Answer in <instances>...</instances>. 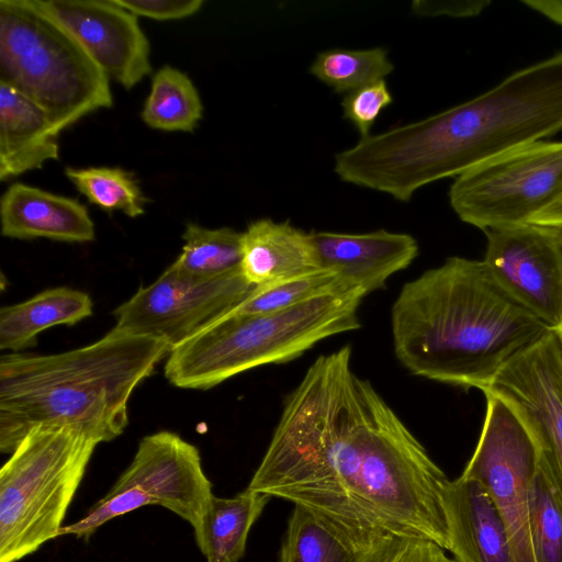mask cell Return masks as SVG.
Instances as JSON below:
<instances>
[{
  "instance_id": "cell-32",
  "label": "cell",
  "mask_w": 562,
  "mask_h": 562,
  "mask_svg": "<svg viewBox=\"0 0 562 562\" xmlns=\"http://www.w3.org/2000/svg\"><path fill=\"white\" fill-rule=\"evenodd\" d=\"M422 4V13L424 14H447L458 18L475 16L480 14L487 5L488 0H471V1H447V2H417Z\"/></svg>"
},
{
  "instance_id": "cell-13",
  "label": "cell",
  "mask_w": 562,
  "mask_h": 562,
  "mask_svg": "<svg viewBox=\"0 0 562 562\" xmlns=\"http://www.w3.org/2000/svg\"><path fill=\"white\" fill-rule=\"evenodd\" d=\"M518 412L535 437L562 495V351L558 330L512 359L482 391Z\"/></svg>"
},
{
  "instance_id": "cell-12",
  "label": "cell",
  "mask_w": 562,
  "mask_h": 562,
  "mask_svg": "<svg viewBox=\"0 0 562 562\" xmlns=\"http://www.w3.org/2000/svg\"><path fill=\"white\" fill-rule=\"evenodd\" d=\"M483 261L517 302L550 329L562 328V237L530 225L484 231Z\"/></svg>"
},
{
  "instance_id": "cell-29",
  "label": "cell",
  "mask_w": 562,
  "mask_h": 562,
  "mask_svg": "<svg viewBox=\"0 0 562 562\" xmlns=\"http://www.w3.org/2000/svg\"><path fill=\"white\" fill-rule=\"evenodd\" d=\"M362 562H454L435 541L385 535L366 552Z\"/></svg>"
},
{
  "instance_id": "cell-2",
  "label": "cell",
  "mask_w": 562,
  "mask_h": 562,
  "mask_svg": "<svg viewBox=\"0 0 562 562\" xmlns=\"http://www.w3.org/2000/svg\"><path fill=\"white\" fill-rule=\"evenodd\" d=\"M562 130V53L424 120L361 137L335 158L345 182L408 202L420 188Z\"/></svg>"
},
{
  "instance_id": "cell-3",
  "label": "cell",
  "mask_w": 562,
  "mask_h": 562,
  "mask_svg": "<svg viewBox=\"0 0 562 562\" xmlns=\"http://www.w3.org/2000/svg\"><path fill=\"white\" fill-rule=\"evenodd\" d=\"M396 358L413 374L484 391L550 329L482 260L450 257L404 284L391 308Z\"/></svg>"
},
{
  "instance_id": "cell-20",
  "label": "cell",
  "mask_w": 562,
  "mask_h": 562,
  "mask_svg": "<svg viewBox=\"0 0 562 562\" xmlns=\"http://www.w3.org/2000/svg\"><path fill=\"white\" fill-rule=\"evenodd\" d=\"M92 315L89 294L67 286L37 293L0 310V349L19 352L36 345L37 335L56 325H75Z\"/></svg>"
},
{
  "instance_id": "cell-33",
  "label": "cell",
  "mask_w": 562,
  "mask_h": 562,
  "mask_svg": "<svg viewBox=\"0 0 562 562\" xmlns=\"http://www.w3.org/2000/svg\"><path fill=\"white\" fill-rule=\"evenodd\" d=\"M529 224L562 237V195L537 214Z\"/></svg>"
},
{
  "instance_id": "cell-21",
  "label": "cell",
  "mask_w": 562,
  "mask_h": 562,
  "mask_svg": "<svg viewBox=\"0 0 562 562\" xmlns=\"http://www.w3.org/2000/svg\"><path fill=\"white\" fill-rule=\"evenodd\" d=\"M269 498L248 488L231 498L212 496L194 531L206 562H238L244 557L250 528Z\"/></svg>"
},
{
  "instance_id": "cell-17",
  "label": "cell",
  "mask_w": 562,
  "mask_h": 562,
  "mask_svg": "<svg viewBox=\"0 0 562 562\" xmlns=\"http://www.w3.org/2000/svg\"><path fill=\"white\" fill-rule=\"evenodd\" d=\"M1 234L16 239L48 238L87 243L95 238L94 224L78 200L24 183L11 184L0 200Z\"/></svg>"
},
{
  "instance_id": "cell-11",
  "label": "cell",
  "mask_w": 562,
  "mask_h": 562,
  "mask_svg": "<svg viewBox=\"0 0 562 562\" xmlns=\"http://www.w3.org/2000/svg\"><path fill=\"white\" fill-rule=\"evenodd\" d=\"M255 289L241 270L205 278L172 262L113 311L114 327L161 340L171 350L235 311Z\"/></svg>"
},
{
  "instance_id": "cell-18",
  "label": "cell",
  "mask_w": 562,
  "mask_h": 562,
  "mask_svg": "<svg viewBox=\"0 0 562 562\" xmlns=\"http://www.w3.org/2000/svg\"><path fill=\"white\" fill-rule=\"evenodd\" d=\"M240 270L260 286L318 271L322 268L311 233L290 222L270 218L251 222L243 232Z\"/></svg>"
},
{
  "instance_id": "cell-7",
  "label": "cell",
  "mask_w": 562,
  "mask_h": 562,
  "mask_svg": "<svg viewBox=\"0 0 562 562\" xmlns=\"http://www.w3.org/2000/svg\"><path fill=\"white\" fill-rule=\"evenodd\" d=\"M99 442L75 426L38 425L0 470V562H18L59 537Z\"/></svg>"
},
{
  "instance_id": "cell-9",
  "label": "cell",
  "mask_w": 562,
  "mask_h": 562,
  "mask_svg": "<svg viewBox=\"0 0 562 562\" xmlns=\"http://www.w3.org/2000/svg\"><path fill=\"white\" fill-rule=\"evenodd\" d=\"M562 195V142L537 140L456 177L449 202L483 232L524 225Z\"/></svg>"
},
{
  "instance_id": "cell-28",
  "label": "cell",
  "mask_w": 562,
  "mask_h": 562,
  "mask_svg": "<svg viewBox=\"0 0 562 562\" xmlns=\"http://www.w3.org/2000/svg\"><path fill=\"white\" fill-rule=\"evenodd\" d=\"M349 290L337 272L330 269L256 286L235 310L243 314H267L288 310L314 299ZM357 290V289H356Z\"/></svg>"
},
{
  "instance_id": "cell-35",
  "label": "cell",
  "mask_w": 562,
  "mask_h": 562,
  "mask_svg": "<svg viewBox=\"0 0 562 562\" xmlns=\"http://www.w3.org/2000/svg\"><path fill=\"white\" fill-rule=\"evenodd\" d=\"M558 333H559V339H560L561 351H562V328L559 329Z\"/></svg>"
},
{
  "instance_id": "cell-31",
  "label": "cell",
  "mask_w": 562,
  "mask_h": 562,
  "mask_svg": "<svg viewBox=\"0 0 562 562\" xmlns=\"http://www.w3.org/2000/svg\"><path fill=\"white\" fill-rule=\"evenodd\" d=\"M135 14L158 21L180 20L196 13L204 0H115Z\"/></svg>"
},
{
  "instance_id": "cell-26",
  "label": "cell",
  "mask_w": 562,
  "mask_h": 562,
  "mask_svg": "<svg viewBox=\"0 0 562 562\" xmlns=\"http://www.w3.org/2000/svg\"><path fill=\"white\" fill-rule=\"evenodd\" d=\"M528 509L535 562H562V495L542 457L531 483Z\"/></svg>"
},
{
  "instance_id": "cell-4",
  "label": "cell",
  "mask_w": 562,
  "mask_h": 562,
  "mask_svg": "<svg viewBox=\"0 0 562 562\" xmlns=\"http://www.w3.org/2000/svg\"><path fill=\"white\" fill-rule=\"evenodd\" d=\"M169 351L161 340L113 327L74 350L1 356L0 451L11 454L38 425L75 426L99 443L115 439L134 390Z\"/></svg>"
},
{
  "instance_id": "cell-23",
  "label": "cell",
  "mask_w": 562,
  "mask_h": 562,
  "mask_svg": "<svg viewBox=\"0 0 562 562\" xmlns=\"http://www.w3.org/2000/svg\"><path fill=\"white\" fill-rule=\"evenodd\" d=\"M203 116L199 92L181 70L164 66L151 78L142 120L155 130L192 133Z\"/></svg>"
},
{
  "instance_id": "cell-16",
  "label": "cell",
  "mask_w": 562,
  "mask_h": 562,
  "mask_svg": "<svg viewBox=\"0 0 562 562\" xmlns=\"http://www.w3.org/2000/svg\"><path fill=\"white\" fill-rule=\"evenodd\" d=\"M454 562H514L505 522L485 487L459 476L442 492Z\"/></svg>"
},
{
  "instance_id": "cell-6",
  "label": "cell",
  "mask_w": 562,
  "mask_h": 562,
  "mask_svg": "<svg viewBox=\"0 0 562 562\" xmlns=\"http://www.w3.org/2000/svg\"><path fill=\"white\" fill-rule=\"evenodd\" d=\"M0 82L38 105L60 132L113 104L109 76L33 0L0 1Z\"/></svg>"
},
{
  "instance_id": "cell-1",
  "label": "cell",
  "mask_w": 562,
  "mask_h": 562,
  "mask_svg": "<svg viewBox=\"0 0 562 562\" xmlns=\"http://www.w3.org/2000/svg\"><path fill=\"white\" fill-rule=\"evenodd\" d=\"M448 477L371 383L351 348L319 356L286 397L247 488L303 506L359 543L385 535L450 549Z\"/></svg>"
},
{
  "instance_id": "cell-30",
  "label": "cell",
  "mask_w": 562,
  "mask_h": 562,
  "mask_svg": "<svg viewBox=\"0 0 562 562\" xmlns=\"http://www.w3.org/2000/svg\"><path fill=\"white\" fill-rule=\"evenodd\" d=\"M392 102L393 97L385 80H380L346 94L341 106L344 117L355 126L361 137H367L379 115Z\"/></svg>"
},
{
  "instance_id": "cell-19",
  "label": "cell",
  "mask_w": 562,
  "mask_h": 562,
  "mask_svg": "<svg viewBox=\"0 0 562 562\" xmlns=\"http://www.w3.org/2000/svg\"><path fill=\"white\" fill-rule=\"evenodd\" d=\"M60 131L34 102L0 82V180L59 157Z\"/></svg>"
},
{
  "instance_id": "cell-14",
  "label": "cell",
  "mask_w": 562,
  "mask_h": 562,
  "mask_svg": "<svg viewBox=\"0 0 562 562\" xmlns=\"http://www.w3.org/2000/svg\"><path fill=\"white\" fill-rule=\"evenodd\" d=\"M125 89L151 72L150 45L137 16L115 0H33Z\"/></svg>"
},
{
  "instance_id": "cell-5",
  "label": "cell",
  "mask_w": 562,
  "mask_h": 562,
  "mask_svg": "<svg viewBox=\"0 0 562 562\" xmlns=\"http://www.w3.org/2000/svg\"><path fill=\"white\" fill-rule=\"evenodd\" d=\"M364 296L355 289L273 313L233 311L171 349L165 376L178 387L207 390L249 369L293 360L326 338L358 329Z\"/></svg>"
},
{
  "instance_id": "cell-27",
  "label": "cell",
  "mask_w": 562,
  "mask_h": 562,
  "mask_svg": "<svg viewBox=\"0 0 562 562\" xmlns=\"http://www.w3.org/2000/svg\"><path fill=\"white\" fill-rule=\"evenodd\" d=\"M65 175L81 194L105 212L121 211L130 217L145 212L148 199L130 171L115 167H68Z\"/></svg>"
},
{
  "instance_id": "cell-22",
  "label": "cell",
  "mask_w": 562,
  "mask_h": 562,
  "mask_svg": "<svg viewBox=\"0 0 562 562\" xmlns=\"http://www.w3.org/2000/svg\"><path fill=\"white\" fill-rule=\"evenodd\" d=\"M371 547L359 543L314 512L294 505L279 562H362Z\"/></svg>"
},
{
  "instance_id": "cell-10",
  "label": "cell",
  "mask_w": 562,
  "mask_h": 562,
  "mask_svg": "<svg viewBox=\"0 0 562 562\" xmlns=\"http://www.w3.org/2000/svg\"><path fill=\"white\" fill-rule=\"evenodd\" d=\"M486 413L464 477L480 482L507 528L514 562H535L529 536V494L541 451L531 431L502 396L485 392Z\"/></svg>"
},
{
  "instance_id": "cell-34",
  "label": "cell",
  "mask_w": 562,
  "mask_h": 562,
  "mask_svg": "<svg viewBox=\"0 0 562 562\" xmlns=\"http://www.w3.org/2000/svg\"><path fill=\"white\" fill-rule=\"evenodd\" d=\"M521 3L562 26V0H524Z\"/></svg>"
},
{
  "instance_id": "cell-8",
  "label": "cell",
  "mask_w": 562,
  "mask_h": 562,
  "mask_svg": "<svg viewBox=\"0 0 562 562\" xmlns=\"http://www.w3.org/2000/svg\"><path fill=\"white\" fill-rule=\"evenodd\" d=\"M199 449L178 434L162 430L145 436L136 453L109 492L59 536L88 541L105 522L147 505H159L188 521L193 531L213 496Z\"/></svg>"
},
{
  "instance_id": "cell-25",
  "label": "cell",
  "mask_w": 562,
  "mask_h": 562,
  "mask_svg": "<svg viewBox=\"0 0 562 562\" xmlns=\"http://www.w3.org/2000/svg\"><path fill=\"white\" fill-rule=\"evenodd\" d=\"M394 69L382 47L330 49L319 53L310 72L337 93H350L380 80Z\"/></svg>"
},
{
  "instance_id": "cell-15",
  "label": "cell",
  "mask_w": 562,
  "mask_h": 562,
  "mask_svg": "<svg viewBox=\"0 0 562 562\" xmlns=\"http://www.w3.org/2000/svg\"><path fill=\"white\" fill-rule=\"evenodd\" d=\"M322 268L338 273L349 289L366 295L408 267L418 255L417 240L403 233L379 229L364 234L312 232Z\"/></svg>"
},
{
  "instance_id": "cell-24",
  "label": "cell",
  "mask_w": 562,
  "mask_h": 562,
  "mask_svg": "<svg viewBox=\"0 0 562 562\" xmlns=\"http://www.w3.org/2000/svg\"><path fill=\"white\" fill-rule=\"evenodd\" d=\"M182 239V251L173 263L184 272L215 278L240 271L243 233L189 223Z\"/></svg>"
}]
</instances>
